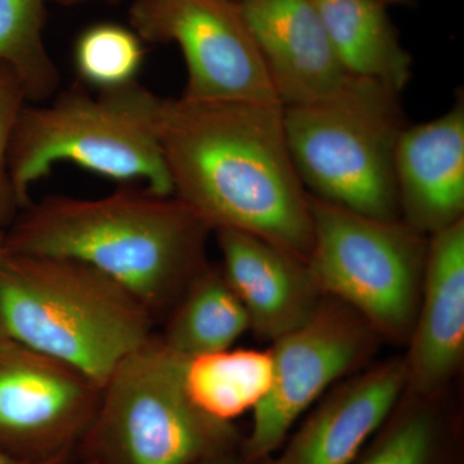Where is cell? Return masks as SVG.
I'll list each match as a JSON object with an SVG mask.
<instances>
[{"label":"cell","instance_id":"7402d4cb","mask_svg":"<svg viewBox=\"0 0 464 464\" xmlns=\"http://www.w3.org/2000/svg\"><path fill=\"white\" fill-rule=\"evenodd\" d=\"M29 99L12 67L0 63V230L7 231L20 212L8 170V151L14 125Z\"/></svg>","mask_w":464,"mask_h":464},{"label":"cell","instance_id":"e0dca14e","mask_svg":"<svg viewBox=\"0 0 464 464\" xmlns=\"http://www.w3.org/2000/svg\"><path fill=\"white\" fill-rule=\"evenodd\" d=\"M161 341L177 355H204L231 348L249 331L246 308L221 266L208 262L164 319Z\"/></svg>","mask_w":464,"mask_h":464},{"label":"cell","instance_id":"52a82bcc","mask_svg":"<svg viewBox=\"0 0 464 464\" xmlns=\"http://www.w3.org/2000/svg\"><path fill=\"white\" fill-rule=\"evenodd\" d=\"M308 270L324 295L343 302L384 340L408 343L422 293L429 237L311 197Z\"/></svg>","mask_w":464,"mask_h":464},{"label":"cell","instance_id":"603a6c76","mask_svg":"<svg viewBox=\"0 0 464 464\" xmlns=\"http://www.w3.org/2000/svg\"><path fill=\"white\" fill-rule=\"evenodd\" d=\"M0 464H72L70 459H58L52 460V462L45 463H30L25 462V460L17 459V458L9 456V454L5 453V451L0 450Z\"/></svg>","mask_w":464,"mask_h":464},{"label":"cell","instance_id":"ba28073f","mask_svg":"<svg viewBox=\"0 0 464 464\" xmlns=\"http://www.w3.org/2000/svg\"><path fill=\"white\" fill-rule=\"evenodd\" d=\"M130 17L143 41L181 48L183 99L282 105L235 0H134Z\"/></svg>","mask_w":464,"mask_h":464},{"label":"cell","instance_id":"277c9868","mask_svg":"<svg viewBox=\"0 0 464 464\" xmlns=\"http://www.w3.org/2000/svg\"><path fill=\"white\" fill-rule=\"evenodd\" d=\"M159 102L160 97L134 82L97 96L72 85L50 103H26L8 151L9 177L21 209L32 201L34 183L63 161L173 195L158 140Z\"/></svg>","mask_w":464,"mask_h":464},{"label":"cell","instance_id":"3957f363","mask_svg":"<svg viewBox=\"0 0 464 464\" xmlns=\"http://www.w3.org/2000/svg\"><path fill=\"white\" fill-rule=\"evenodd\" d=\"M157 325L130 290L84 262L9 252L0 267V335L100 387Z\"/></svg>","mask_w":464,"mask_h":464},{"label":"cell","instance_id":"9a60e30c","mask_svg":"<svg viewBox=\"0 0 464 464\" xmlns=\"http://www.w3.org/2000/svg\"><path fill=\"white\" fill-rule=\"evenodd\" d=\"M402 357L357 372L326 398L277 464H351L404 396Z\"/></svg>","mask_w":464,"mask_h":464},{"label":"cell","instance_id":"7c38bea8","mask_svg":"<svg viewBox=\"0 0 464 464\" xmlns=\"http://www.w3.org/2000/svg\"><path fill=\"white\" fill-rule=\"evenodd\" d=\"M255 36L283 108L337 91L350 75L313 0H235Z\"/></svg>","mask_w":464,"mask_h":464},{"label":"cell","instance_id":"5bb4252c","mask_svg":"<svg viewBox=\"0 0 464 464\" xmlns=\"http://www.w3.org/2000/svg\"><path fill=\"white\" fill-rule=\"evenodd\" d=\"M222 271L240 299L250 331L276 341L315 313L324 295L307 262L255 235L215 231Z\"/></svg>","mask_w":464,"mask_h":464},{"label":"cell","instance_id":"2e32d148","mask_svg":"<svg viewBox=\"0 0 464 464\" xmlns=\"http://www.w3.org/2000/svg\"><path fill=\"white\" fill-rule=\"evenodd\" d=\"M344 72L401 93L411 79V53L382 0H313Z\"/></svg>","mask_w":464,"mask_h":464},{"label":"cell","instance_id":"4316f807","mask_svg":"<svg viewBox=\"0 0 464 464\" xmlns=\"http://www.w3.org/2000/svg\"><path fill=\"white\" fill-rule=\"evenodd\" d=\"M382 2L389 5H404V7H411V5H415L417 0H382Z\"/></svg>","mask_w":464,"mask_h":464},{"label":"cell","instance_id":"9c48e42d","mask_svg":"<svg viewBox=\"0 0 464 464\" xmlns=\"http://www.w3.org/2000/svg\"><path fill=\"white\" fill-rule=\"evenodd\" d=\"M380 340L355 310L324 295L306 322L273 342V383L253 409L246 457L259 459L279 447L314 402L364 368Z\"/></svg>","mask_w":464,"mask_h":464},{"label":"cell","instance_id":"484cf974","mask_svg":"<svg viewBox=\"0 0 464 464\" xmlns=\"http://www.w3.org/2000/svg\"><path fill=\"white\" fill-rule=\"evenodd\" d=\"M48 2H54L61 5H74L84 2H94V0H48ZM102 2H118V0H102Z\"/></svg>","mask_w":464,"mask_h":464},{"label":"cell","instance_id":"ac0fdd59","mask_svg":"<svg viewBox=\"0 0 464 464\" xmlns=\"http://www.w3.org/2000/svg\"><path fill=\"white\" fill-rule=\"evenodd\" d=\"M183 386L204 414L221 422L253 411L270 391L274 377L271 351L227 350L188 357Z\"/></svg>","mask_w":464,"mask_h":464},{"label":"cell","instance_id":"4fadbf2b","mask_svg":"<svg viewBox=\"0 0 464 464\" xmlns=\"http://www.w3.org/2000/svg\"><path fill=\"white\" fill-rule=\"evenodd\" d=\"M400 219L430 237L464 219V99L445 114L409 125L395 152Z\"/></svg>","mask_w":464,"mask_h":464},{"label":"cell","instance_id":"6da1fadb","mask_svg":"<svg viewBox=\"0 0 464 464\" xmlns=\"http://www.w3.org/2000/svg\"><path fill=\"white\" fill-rule=\"evenodd\" d=\"M157 133L172 194L208 227L246 232L307 262L310 195L282 105L161 99Z\"/></svg>","mask_w":464,"mask_h":464},{"label":"cell","instance_id":"cb8c5ba5","mask_svg":"<svg viewBox=\"0 0 464 464\" xmlns=\"http://www.w3.org/2000/svg\"><path fill=\"white\" fill-rule=\"evenodd\" d=\"M228 454H230V450L219 451V453L208 456L195 464H234Z\"/></svg>","mask_w":464,"mask_h":464},{"label":"cell","instance_id":"44dd1931","mask_svg":"<svg viewBox=\"0 0 464 464\" xmlns=\"http://www.w3.org/2000/svg\"><path fill=\"white\" fill-rule=\"evenodd\" d=\"M435 444V424L427 409L405 411L362 464H429Z\"/></svg>","mask_w":464,"mask_h":464},{"label":"cell","instance_id":"ffe728a7","mask_svg":"<svg viewBox=\"0 0 464 464\" xmlns=\"http://www.w3.org/2000/svg\"><path fill=\"white\" fill-rule=\"evenodd\" d=\"M142 39L118 24H97L78 36L76 72L83 83L99 91L116 90L137 82L143 63Z\"/></svg>","mask_w":464,"mask_h":464},{"label":"cell","instance_id":"d4e9b609","mask_svg":"<svg viewBox=\"0 0 464 464\" xmlns=\"http://www.w3.org/2000/svg\"><path fill=\"white\" fill-rule=\"evenodd\" d=\"M9 253L7 246V237H5V230H0V267H2L3 262L7 257Z\"/></svg>","mask_w":464,"mask_h":464},{"label":"cell","instance_id":"8fae6325","mask_svg":"<svg viewBox=\"0 0 464 464\" xmlns=\"http://www.w3.org/2000/svg\"><path fill=\"white\" fill-rule=\"evenodd\" d=\"M406 344L405 395H439L463 362L464 219L429 237L420 306Z\"/></svg>","mask_w":464,"mask_h":464},{"label":"cell","instance_id":"5b68a950","mask_svg":"<svg viewBox=\"0 0 464 464\" xmlns=\"http://www.w3.org/2000/svg\"><path fill=\"white\" fill-rule=\"evenodd\" d=\"M406 127L399 92L355 76L324 99L284 108L308 195L386 221L400 219L395 152Z\"/></svg>","mask_w":464,"mask_h":464},{"label":"cell","instance_id":"7a4b0ae2","mask_svg":"<svg viewBox=\"0 0 464 464\" xmlns=\"http://www.w3.org/2000/svg\"><path fill=\"white\" fill-rule=\"evenodd\" d=\"M212 230L174 195L121 188L30 201L5 231L11 253L76 259L133 293L163 323L208 264Z\"/></svg>","mask_w":464,"mask_h":464},{"label":"cell","instance_id":"8992f818","mask_svg":"<svg viewBox=\"0 0 464 464\" xmlns=\"http://www.w3.org/2000/svg\"><path fill=\"white\" fill-rule=\"evenodd\" d=\"M183 362L158 333L125 356L101 387L72 464H195L230 450L231 424L191 401Z\"/></svg>","mask_w":464,"mask_h":464},{"label":"cell","instance_id":"d6986e66","mask_svg":"<svg viewBox=\"0 0 464 464\" xmlns=\"http://www.w3.org/2000/svg\"><path fill=\"white\" fill-rule=\"evenodd\" d=\"M48 0H0V63L14 69L30 103L52 99L60 85L44 42Z\"/></svg>","mask_w":464,"mask_h":464},{"label":"cell","instance_id":"30bf717a","mask_svg":"<svg viewBox=\"0 0 464 464\" xmlns=\"http://www.w3.org/2000/svg\"><path fill=\"white\" fill-rule=\"evenodd\" d=\"M100 398L99 384L78 369L0 335V450L72 463Z\"/></svg>","mask_w":464,"mask_h":464}]
</instances>
